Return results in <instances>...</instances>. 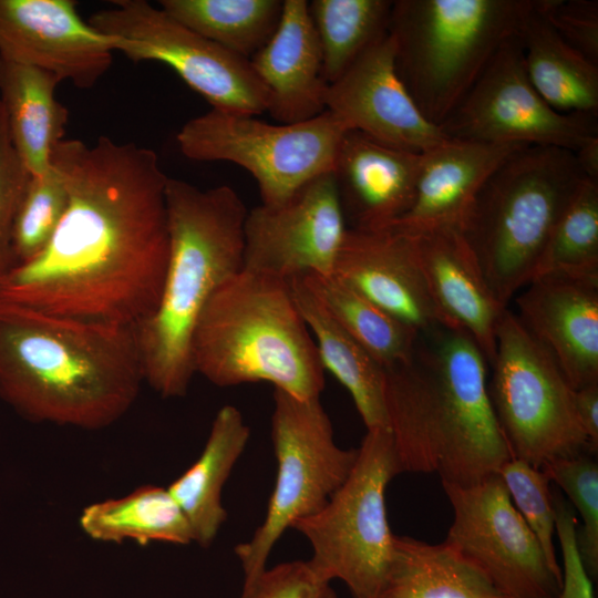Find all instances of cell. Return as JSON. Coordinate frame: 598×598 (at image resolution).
<instances>
[{
  "label": "cell",
  "mask_w": 598,
  "mask_h": 598,
  "mask_svg": "<svg viewBox=\"0 0 598 598\" xmlns=\"http://www.w3.org/2000/svg\"><path fill=\"white\" fill-rule=\"evenodd\" d=\"M69 203L45 247L0 281V300L43 312L138 327L163 288L168 176L157 154L100 136L64 138L52 162Z\"/></svg>",
  "instance_id": "cell-1"
},
{
  "label": "cell",
  "mask_w": 598,
  "mask_h": 598,
  "mask_svg": "<svg viewBox=\"0 0 598 598\" xmlns=\"http://www.w3.org/2000/svg\"><path fill=\"white\" fill-rule=\"evenodd\" d=\"M144 382L136 328L0 300V396L24 419L101 430Z\"/></svg>",
  "instance_id": "cell-2"
},
{
  "label": "cell",
  "mask_w": 598,
  "mask_h": 598,
  "mask_svg": "<svg viewBox=\"0 0 598 598\" xmlns=\"http://www.w3.org/2000/svg\"><path fill=\"white\" fill-rule=\"evenodd\" d=\"M487 361L463 330L421 334L412 359L385 370L388 429L401 473L468 486L512 458L487 383Z\"/></svg>",
  "instance_id": "cell-3"
},
{
  "label": "cell",
  "mask_w": 598,
  "mask_h": 598,
  "mask_svg": "<svg viewBox=\"0 0 598 598\" xmlns=\"http://www.w3.org/2000/svg\"><path fill=\"white\" fill-rule=\"evenodd\" d=\"M169 254L155 310L136 327L144 381L162 398H182L195 374L192 344L215 290L243 269L244 223L238 193L168 177Z\"/></svg>",
  "instance_id": "cell-4"
},
{
  "label": "cell",
  "mask_w": 598,
  "mask_h": 598,
  "mask_svg": "<svg viewBox=\"0 0 598 598\" xmlns=\"http://www.w3.org/2000/svg\"><path fill=\"white\" fill-rule=\"evenodd\" d=\"M192 359L195 373L220 388L268 382L303 400L324 389V369L289 280L244 269L204 307Z\"/></svg>",
  "instance_id": "cell-5"
},
{
  "label": "cell",
  "mask_w": 598,
  "mask_h": 598,
  "mask_svg": "<svg viewBox=\"0 0 598 598\" xmlns=\"http://www.w3.org/2000/svg\"><path fill=\"white\" fill-rule=\"evenodd\" d=\"M588 178L574 152L524 146L486 179L461 229L495 299L533 278L561 215Z\"/></svg>",
  "instance_id": "cell-6"
},
{
  "label": "cell",
  "mask_w": 598,
  "mask_h": 598,
  "mask_svg": "<svg viewBox=\"0 0 598 598\" xmlns=\"http://www.w3.org/2000/svg\"><path fill=\"white\" fill-rule=\"evenodd\" d=\"M537 0H393L389 34L396 72L436 126L499 48L518 35Z\"/></svg>",
  "instance_id": "cell-7"
},
{
  "label": "cell",
  "mask_w": 598,
  "mask_h": 598,
  "mask_svg": "<svg viewBox=\"0 0 598 598\" xmlns=\"http://www.w3.org/2000/svg\"><path fill=\"white\" fill-rule=\"evenodd\" d=\"M401 474L388 429L367 430L344 483L317 513L292 528L310 543L315 575L346 584L353 598H378L392 554L385 491Z\"/></svg>",
  "instance_id": "cell-8"
},
{
  "label": "cell",
  "mask_w": 598,
  "mask_h": 598,
  "mask_svg": "<svg viewBox=\"0 0 598 598\" xmlns=\"http://www.w3.org/2000/svg\"><path fill=\"white\" fill-rule=\"evenodd\" d=\"M491 367L488 394L513 458L542 468L557 458L594 454L577 414L575 390L508 309L497 326Z\"/></svg>",
  "instance_id": "cell-9"
},
{
  "label": "cell",
  "mask_w": 598,
  "mask_h": 598,
  "mask_svg": "<svg viewBox=\"0 0 598 598\" xmlns=\"http://www.w3.org/2000/svg\"><path fill=\"white\" fill-rule=\"evenodd\" d=\"M271 442L277 476L266 516L252 536L235 547L244 582L252 588L268 568L276 543L288 529L324 506L350 475L358 448H342L318 399H298L274 390Z\"/></svg>",
  "instance_id": "cell-10"
},
{
  "label": "cell",
  "mask_w": 598,
  "mask_h": 598,
  "mask_svg": "<svg viewBox=\"0 0 598 598\" xmlns=\"http://www.w3.org/2000/svg\"><path fill=\"white\" fill-rule=\"evenodd\" d=\"M347 127L329 111L305 122L269 124L255 115L210 111L176 134L183 155L230 162L257 182L261 203H281L315 177L332 172Z\"/></svg>",
  "instance_id": "cell-11"
},
{
  "label": "cell",
  "mask_w": 598,
  "mask_h": 598,
  "mask_svg": "<svg viewBox=\"0 0 598 598\" xmlns=\"http://www.w3.org/2000/svg\"><path fill=\"white\" fill-rule=\"evenodd\" d=\"M113 8L92 13L87 22L110 37L114 51L134 62L169 66L212 109L259 115L269 93L250 61L186 27L145 0H116Z\"/></svg>",
  "instance_id": "cell-12"
},
{
  "label": "cell",
  "mask_w": 598,
  "mask_h": 598,
  "mask_svg": "<svg viewBox=\"0 0 598 598\" xmlns=\"http://www.w3.org/2000/svg\"><path fill=\"white\" fill-rule=\"evenodd\" d=\"M450 140L578 151L598 137V115L560 113L530 83L519 34L508 39L441 124Z\"/></svg>",
  "instance_id": "cell-13"
},
{
  "label": "cell",
  "mask_w": 598,
  "mask_h": 598,
  "mask_svg": "<svg viewBox=\"0 0 598 598\" xmlns=\"http://www.w3.org/2000/svg\"><path fill=\"white\" fill-rule=\"evenodd\" d=\"M442 485L453 509L446 544L507 598L558 597L563 574L550 566L498 474L468 486Z\"/></svg>",
  "instance_id": "cell-14"
},
{
  "label": "cell",
  "mask_w": 598,
  "mask_h": 598,
  "mask_svg": "<svg viewBox=\"0 0 598 598\" xmlns=\"http://www.w3.org/2000/svg\"><path fill=\"white\" fill-rule=\"evenodd\" d=\"M347 229L332 172L324 173L281 203L248 209L243 269L283 280L331 276Z\"/></svg>",
  "instance_id": "cell-15"
},
{
  "label": "cell",
  "mask_w": 598,
  "mask_h": 598,
  "mask_svg": "<svg viewBox=\"0 0 598 598\" xmlns=\"http://www.w3.org/2000/svg\"><path fill=\"white\" fill-rule=\"evenodd\" d=\"M112 39L73 0H0V56L90 89L113 61Z\"/></svg>",
  "instance_id": "cell-16"
},
{
  "label": "cell",
  "mask_w": 598,
  "mask_h": 598,
  "mask_svg": "<svg viewBox=\"0 0 598 598\" xmlns=\"http://www.w3.org/2000/svg\"><path fill=\"white\" fill-rule=\"evenodd\" d=\"M326 111L347 130L414 153L427 152L448 140L423 116L401 81L389 32L328 85Z\"/></svg>",
  "instance_id": "cell-17"
},
{
  "label": "cell",
  "mask_w": 598,
  "mask_h": 598,
  "mask_svg": "<svg viewBox=\"0 0 598 598\" xmlns=\"http://www.w3.org/2000/svg\"><path fill=\"white\" fill-rule=\"evenodd\" d=\"M333 275L424 334L447 327L430 293L413 236L348 228Z\"/></svg>",
  "instance_id": "cell-18"
},
{
  "label": "cell",
  "mask_w": 598,
  "mask_h": 598,
  "mask_svg": "<svg viewBox=\"0 0 598 598\" xmlns=\"http://www.w3.org/2000/svg\"><path fill=\"white\" fill-rule=\"evenodd\" d=\"M516 317L574 390L598 382V279L542 276L516 298Z\"/></svg>",
  "instance_id": "cell-19"
},
{
  "label": "cell",
  "mask_w": 598,
  "mask_h": 598,
  "mask_svg": "<svg viewBox=\"0 0 598 598\" xmlns=\"http://www.w3.org/2000/svg\"><path fill=\"white\" fill-rule=\"evenodd\" d=\"M421 164L422 153L348 130L332 167L348 228L378 230L401 218L413 204Z\"/></svg>",
  "instance_id": "cell-20"
},
{
  "label": "cell",
  "mask_w": 598,
  "mask_h": 598,
  "mask_svg": "<svg viewBox=\"0 0 598 598\" xmlns=\"http://www.w3.org/2000/svg\"><path fill=\"white\" fill-rule=\"evenodd\" d=\"M524 146L448 138L422 153L413 204L385 228L410 236L448 228L461 230L486 179Z\"/></svg>",
  "instance_id": "cell-21"
},
{
  "label": "cell",
  "mask_w": 598,
  "mask_h": 598,
  "mask_svg": "<svg viewBox=\"0 0 598 598\" xmlns=\"http://www.w3.org/2000/svg\"><path fill=\"white\" fill-rule=\"evenodd\" d=\"M432 299L448 328L466 332L487 364L495 357L496 330L503 312L460 229L413 236Z\"/></svg>",
  "instance_id": "cell-22"
},
{
  "label": "cell",
  "mask_w": 598,
  "mask_h": 598,
  "mask_svg": "<svg viewBox=\"0 0 598 598\" xmlns=\"http://www.w3.org/2000/svg\"><path fill=\"white\" fill-rule=\"evenodd\" d=\"M249 61L269 93L267 112L280 124L305 122L326 111L329 84L308 1L283 0L276 32Z\"/></svg>",
  "instance_id": "cell-23"
},
{
  "label": "cell",
  "mask_w": 598,
  "mask_h": 598,
  "mask_svg": "<svg viewBox=\"0 0 598 598\" xmlns=\"http://www.w3.org/2000/svg\"><path fill=\"white\" fill-rule=\"evenodd\" d=\"M61 79L31 65L0 56V102L14 148L30 175L51 168L64 140L66 107L54 96Z\"/></svg>",
  "instance_id": "cell-24"
},
{
  "label": "cell",
  "mask_w": 598,
  "mask_h": 598,
  "mask_svg": "<svg viewBox=\"0 0 598 598\" xmlns=\"http://www.w3.org/2000/svg\"><path fill=\"white\" fill-rule=\"evenodd\" d=\"M250 436L240 411L224 405L215 415L197 460L169 486V493L186 516L194 543L208 548L227 518L223 487Z\"/></svg>",
  "instance_id": "cell-25"
},
{
  "label": "cell",
  "mask_w": 598,
  "mask_h": 598,
  "mask_svg": "<svg viewBox=\"0 0 598 598\" xmlns=\"http://www.w3.org/2000/svg\"><path fill=\"white\" fill-rule=\"evenodd\" d=\"M289 285L323 369L348 390L367 430L388 429L385 370L339 324L302 276Z\"/></svg>",
  "instance_id": "cell-26"
},
{
  "label": "cell",
  "mask_w": 598,
  "mask_h": 598,
  "mask_svg": "<svg viewBox=\"0 0 598 598\" xmlns=\"http://www.w3.org/2000/svg\"><path fill=\"white\" fill-rule=\"evenodd\" d=\"M378 598H507L470 559L445 542L394 535Z\"/></svg>",
  "instance_id": "cell-27"
},
{
  "label": "cell",
  "mask_w": 598,
  "mask_h": 598,
  "mask_svg": "<svg viewBox=\"0 0 598 598\" xmlns=\"http://www.w3.org/2000/svg\"><path fill=\"white\" fill-rule=\"evenodd\" d=\"M544 4L537 0L519 33L527 76L554 110L598 115V65L560 38Z\"/></svg>",
  "instance_id": "cell-28"
},
{
  "label": "cell",
  "mask_w": 598,
  "mask_h": 598,
  "mask_svg": "<svg viewBox=\"0 0 598 598\" xmlns=\"http://www.w3.org/2000/svg\"><path fill=\"white\" fill-rule=\"evenodd\" d=\"M79 526L87 537L102 543H194L190 525L168 488L153 484L91 503L82 509Z\"/></svg>",
  "instance_id": "cell-29"
},
{
  "label": "cell",
  "mask_w": 598,
  "mask_h": 598,
  "mask_svg": "<svg viewBox=\"0 0 598 598\" xmlns=\"http://www.w3.org/2000/svg\"><path fill=\"white\" fill-rule=\"evenodd\" d=\"M339 324L384 369L409 362L420 332L334 275L302 276Z\"/></svg>",
  "instance_id": "cell-30"
},
{
  "label": "cell",
  "mask_w": 598,
  "mask_h": 598,
  "mask_svg": "<svg viewBox=\"0 0 598 598\" xmlns=\"http://www.w3.org/2000/svg\"><path fill=\"white\" fill-rule=\"evenodd\" d=\"M176 20L250 60L276 32L283 0H161Z\"/></svg>",
  "instance_id": "cell-31"
},
{
  "label": "cell",
  "mask_w": 598,
  "mask_h": 598,
  "mask_svg": "<svg viewBox=\"0 0 598 598\" xmlns=\"http://www.w3.org/2000/svg\"><path fill=\"white\" fill-rule=\"evenodd\" d=\"M393 0H312L309 14L328 84L389 32Z\"/></svg>",
  "instance_id": "cell-32"
},
{
  "label": "cell",
  "mask_w": 598,
  "mask_h": 598,
  "mask_svg": "<svg viewBox=\"0 0 598 598\" xmlns=\"http://www.w3.org/2000/svg\"><path fill=\"white\" fill-rule=\"evenodd\" d=\"M542 276L598 279V182L587 179L561 215L532 280Z\"/></svg>",
  "instance_id": "cell-33"
},
{
  "label": "cell",
  "mask_w": 598,
  "mask_h": 598,
  "mask_svg": "<svg viewBox=\"0 0 598 598\" xmlns=\"http://www.w3.org/2000/svg\"><path fill=\"white\" fill-rule=\"evenodd\" d=\"M68 203L65 179L53 165L44 174L30 175L13 221V266L29 261L45 247Z\"/></svg>",
  "instance_id": "cell-34"
},
{
  "label": "cell",
  "mask_w": 598,
  "mask_h": 598,
  "mask_svg": "<svg viewBox=\"0 0 598 598\" xmlns=\"http://www.w3.org/2000/svg\"><path fill=\"white\" fill-rule=\"evenodd\" d=\"M542 470L578 511L581 525L577 526V546L594 580L598 575V463L592 453L586 452L550 461Z\"/></svg>",
  "instance_id": "cell-35"
},
{
  "label": "cell",
  "mask_w": 598,
  "mask_h": 598,
  "mask_svg": "<svg viewBox=\"0 0 598 598\" xmlns=\"http://www.w3.org/2000/svg\"><path fill=\"white\" fill-rule=\"evenodd\" d=\"M497 474L515 508L537 538L550 566L561 574L554 543L556 512L550 480L542 468L513 457Z\"/></svg>",
  "instance_id": "cell-36"
},
{
  "label": "cell",
  "mask_w": 598,
  "mask_h": 598,
  "mask_svg": "<svg viewBox=\"0 0 598 598\" xmlns=\"http://www.w3.org/2000/svg\"><path fill=\"white\" fill-rule=\"evenodd\" d=\"M30 173L11 141L0 102V281L12 268V228Z\"/></svg>",
  "instance_id": "cell-37"
},
{
  "label": "cell",
  "mask_w": 598,
  "mask_h": 598,
  "mask_svg": "<svg viewBox=\"0 0 598 598\" xmlns=\"http://www.w3.org/2000/svg\"><path fill=\"white\" fill-rule=\"evenodd\" d=\"M544 11L560 38L598 65V1L545 0Z\"/></svg>",
  "instance_id": "cell-38"
},
{
  "label": "cell",
  "mask_w": 598,
  "mask_h": 598,
  "mask_svg": "<svg viewBox=\"0 0 598 598\" xmlns=\"http://www.w3.org/2000/svg\"><path fill=\"white\" fill-rule=\"evenodd\" d=\"M239 598H337V594L331 582L315 575L307 560H292L267 568Z\"/></svg>",
  "instance_id": "cell-39"
},
{
  "label": "cell",
  "mask_w": 598,
  "mask_h": 598,
  "mask_svg": "<svg viewBox=\"0 0 598 598\" xmlns=\"http://www.w3.org/2000/svg\"><path fill=\"white\" fill-rule=\"evenodd\" d=\"M556 512V534L561 553L563 582L557 598H595L592 580L581 560L577 546V519L573 508L556 492L553 493Z\"/></svg>",
  "instance_id": "cell-40"
},
{
  "label": "cell",
  "mask_w": 598,
  "mask_h": 598,
  "mask_svg": "<svg viewBox=\"0 0 598 598\" xmlns=\"http://www.w3.org/2000/svg\"><path fill=\"white\" fill-rule=\"evenodd\" d=\"M575 405L580 424L594 453L598 448V382L575 390Z\"/></svg>",
  "instance_id": "cell-41"
},
{
  "label": "cell",
  "mask_w": 598,
  "mask_h": 598,
  "mask_svg": "<svg viewBox=\"0 0 598 598\" xmlns=\"http://www.w3.org/2000/svg\"><path fill=\"white\" fill-rule=\"evenodd\" d=\"M575 156L586 177L598 182V137L584 144L575 152Z\"/></svg>",
  "instance_id": "cell-42"
}]
</instances>
